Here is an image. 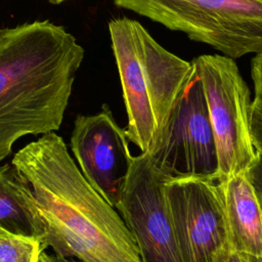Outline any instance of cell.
<instances>
[{
	"label": "cell",
	"instance_id": "cell-16",
	"mask_svg": "<svg viewBox=\"0 0 262 262\" xmlns=\"http://www.w3.org/2000/svg\"><path fill=\"white\" fill-rule=\"evenodd\" d=\"M227 262H262V256L232 250Z\"/></svg>",
	"mask_w": 262,
	"mask_h": 262
},
{
	"label": "cell",
	"instance_id": "cell-10",
	"mask_svg": "<svg viewBox=\"0 0 262 262\" xmlns=\"http://www.w3.org/2000/svg\"><path fill=\"white\" fill-rule=\"evenodd\" d=\"M218 182L232 250L262 256V208L246 174Z\"/></svg>",
	"mask_w": 262,
	"mask_h": 262
},
{
	"label": "cell",
	"instance_id": "cell-6",
	"mask_svg": "<svg viewBox=\"0 0 262 262\" xmlns=\"http://www.w3.org/2000/svg\"><path fill=\"white\" fill-rule=\"evenodd\" d=\"M191 63L207 100L218 152V181L245 173L256 148L250 129L251 93L233 58L203 54Z\"/></svg>",
	"mask_w": 262,
	"mask_h": 262
},
{
	"label": "cell",
	"instance_id": "cell-2",
	"mask_svg": "<svg viewBox=\"0 0 262 262\" xmlns=\"http://www.w3.org/2000/svg\"><path fill=\"white\" fill-rule=\"evenodd\" d=\"M84 55L50 20L0 29V163L21 137L60 128Z\"/></svg>",
	"mask_w": 262,
	"mask_h": 262
},
{
	"label": "cell",
	"instance_id": "cell-1",
	"mask_svg": "<svg viewBox=\"0 0 262 262\" xmlns=\"http://www.w3.org/2000/svg\"><path fill=\"white\" fill-rule=\"evenodd\" d=\"M43 226V250L61 261L142 262L135 238L116 208L87 181L62 137L50 132L12 157Z\"/></svg>",
	"mask_w": 262,
	"mask_h": 262
},
{
	"label": "cell",
	"instance_id": "cell-5",
	"mask_svg": "<svg viewBox=\"0 0 262 262\" xmlns=\"http://www.w3.org/2000/svg\"><path fill=\"white\" fill-rule=\"evenodd\" d=\"M170 180L218 181V152L207 100L194 68L146 151Z\"/></svg>",
	"mask_w": 262,
	"mask_h": 262
},
{
	"label": "cell",
	"instance_id": "cell-17",
	"mask_svg": "<svg viewBox=\"0 0 262 262\" xmlns=\"http://www.w3.org/2000/svg\"><path fill=\"white\" fill-rule=\"evenodd\" d=\"M38 262H61V260L58 259L57 257H53V256L49 255L48 253L45 252V250H43V251L40 253Z\"/></svg>",
	"mask_w": 262,
	"mask_h": 262
},
{
	"label": "cell",
	"instance_id": "cell-14",
	"mask_svg": "<svg viewBox=\"0 0 262 262\" xmlns=\"http://www.w3.org/2000/svg\"><path fill=\"white\" fill-rule=\"evenodd\" d=\"M250 129L256 150L262 152V103L256 100H253L251 105Z\"/></svg>",
	"mask_w": 262,
	"mask_h": 262
},
{
	"label": "cell",
	"instance_id": "cell-11",
	"mask_svg": "<svg viewBox=\"0 0 262 262\" xmlns=\"http://www.w3.org/2000/svg\"><path fill=\"white\" fill-rule=\"evenodd\" d=\"M0 228L40 241L43 234L30 191L11 163L0 164Z\"/></svg>",
	"mask_w": 262,
	"mask_h": 262
},
{
	"label": "cell",
	"instance_id": "cell-19",
	"mask_svg": "<svg viewBox=\"0 0 262 262\" xmlns=\"http://www.w3.org/2000/svg\"><path fill=\"white\" fill-rule=\"evenodd\" d=\"M261 1H262V0H261Z\"/></svg>",
	"mask_w": 262,
	"mask_h": 262
},
{
	"label": "cell",
	"instance_id": "cell-18",
	"mask_svg": "<svg viewBox=\"0 0 262 262\" xmlns=\"http://www.w3.org/2000/svg\"><path fill=\"white\" fill-rule=\"evenodd\" d=\"M49 2H51V3H53V4H59V3H61V2H63V1H66V0H48Z\"/></svg>",
	"mask_w": 262,
	"mask_h": 262
},
{
	"label": "cell",
	"instance_id": "cell-4",
	"mask_svg": "<svg viewBox=\"0 0 262 262\" xmlns=\"http://www.w3.org/2000/svg\"><path fill=\"white\" fill-rule=\"evenodd\" d=\"M113 1L233 59L262 51L261 0Z\"/></svg>",
	"mask_w": 262,
	"mask_h": 262
},
{
	"label": "cell",
	"instance_id": "cell-9",
	"mask_svg": "<svg viewBox=\"0 0 262 262\" xmlns=\"http://www.w3.org/2000/svg\"><path fill=\"white\" fill-rule=\"evenodd\" d=\"M71 149L91 186L114 208L129 174L133 156L125 128L104 104L94 115H79L71 135Z\"/></svg>",
	"mask_w": 262,
	"mask_h": 262
},
{
	"label": "cell",
	"instance_id": "cell-3",
	"mask_svg": "<svg viewBox=\"0 0 262 262\" xmlns=\"http://www.w3.org/2000/svg\"><path fill=\"white\" fill-rule=\"evenodd\" d=\"M108 33L128 116L126 135L146 152L193 66L164 48L135 19L113 18Z\"/></svg>",
	"mask_w": 262,
	"mask_h": 262
},
{
	"label": "cell",
	"instance_id": "cell-15",
	"mask_svg": "<svg viewBox=\"0 0 262 262\" xmlns=\"http://www.w3.org/2000/svg\"><path fill=\"white\" fill-rule=\"evenodd\" d=\"M251 77L254 83V100L262 103V51L255 54L251 61Z\"/></svg>",
	"mask_w": 262,
	"mask_h": 262
},
{
	"label": "cell",
	"instance_id": "cell-8",
	"mask_svg": "<svg viewBox=\"0 0 262 262\" xmlns=\"http://www.w3.org/2000/svg\"><path fill=\"white\" fill-rule=\"evenodd\" d=\"M169 181L148 152L133 157L116 209L133 234L142 262H182L166 196Z\"/></svg>",
	"mask_w": 262,
	"mask_h": 262
},
{
	"label": "cell",
	"instance_id": "cell-12",
	"mask_svg": "<svg viewBox=\"0 0 262 262\" xmlns=\"http://www.w3.org/2000/svg\"><path fill=\"white\" fill-rule=\"evenodd\" d=\"M42 251L40 238L0 228V262H38Z\"/></svg>",
	"mask_w": 262,
	"mask_h": 262
},
{
	"label": "cell",
	"instance_id": "cell-7",
	"mask_svg": "<svg viewBox=\"0 0 262 262\" xmlns=\"http://www.w3.org/2000/svg\"><path fill=\"white\" fill-rule=\"evenodd\" d=\"M166 196L182 262H227L232 246L218 181L178 179Z\"/></svg>",
	"mask_w": 262,
	"mask_h": 262
},
{
	"label": "cell",
	"instance_id": "cell-13",
	"mask_svg": "<svg viewBox=\"0 0 262 262\" xmlns=\"http://www.w3.org/2000/svg\"><path fill=\"white\" fill-rule=\"evenodd\" d=\"M246 177L251 183L255 194L262 208V152L256 150L255 158L252 164L245 172Z\"/></svg>",
	"mask_w": 262,
	"mask_h": 262
}]
</instances>
